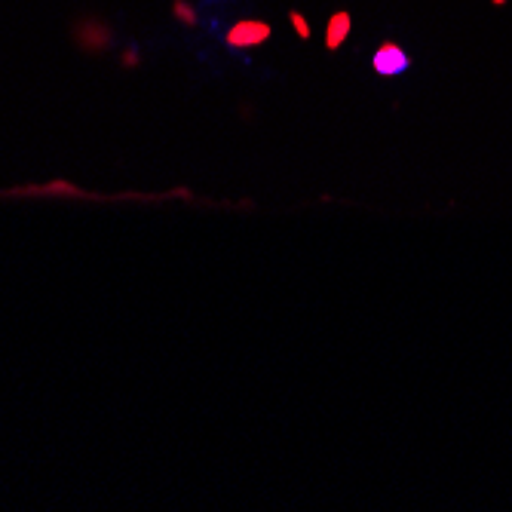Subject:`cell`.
<instances>
[{
    "label": "cell",
    "instance_id": "6",
    "mask_svg": "<svg viewBox=\"0 0 512 512\" xmlns=\"http://www.w3.org/2000/svg\"><path fill=\"white\" fill-rule=\"evenodd\" d=\"M494 4H503V0H494Z\"/></svg>",
    "mask_w": 512,
    "mask_h": 512
},
{
    "label": "cell",
    "instance_id": "1",
    "mask_svg": "<svg viewBox=\"0 0 512 512\" xmlns=\"http://www.w3.org/2000/svg\"><path fill=\"white\" fill-rule=\"evenodd\" d=\"M270 34H273V28L267 22H261V19H243V22H237L234 28L227 31L224 40H227V46H234V50H252V46L267 43Z\"/></svg>",
    "mask_w": 512,
    "mask_h": 512
},
{
    "label": "cell",
    "instance_id": "2",
    "mask_svg": "<svg viewBox=\"0 0 512 512\" xmlns=\"http://www.w3.org/2000/svg\"><path fill=\"white\" fill-rule=\"evenodd\" d=\"M408 65H411V59H408V53L402 50V46H399L396 40L381 43L378 50H375V56H371V68H375V74H381V77L405 74Z\"/></svg>",
    "mask_w": 512,
    "mask_h": 512
},
{
    "label": "cell",
    "instance_id": "4",
    "mask_svg": "<svg viewBox=\"0 0 512 512\" xmlns=\"http://www.w3.org/2000/svg\"><path fill=\"white\" fill-rule=\"evenodd\" d=\"M289 22H292L295 34H298L301 40H307V37H310V22L304 19V13H298V10H289Z\"/></svg>",
    "mask_w": 512,
    "mask_h": 512
},
{
    "label": "cell",
    "instance_id": "5",
    "mask_svg": "<svg viewBox=\"0 0 512 512\" xmlns=\"http://www.w3.org/2000/svg\"><path fill=\"white\" fill-rule=\"evenodd\" d=\"M175 16H178L181 22H188V25H194V22H197V10H191L188 4H181V0L175 4Z\"/></svg>",
    "mask_w": 512,
    "mask_h": 512
},
{
    "label": "cell",
    "instance_id": "3",
    "mask_svg": "<svg viewBox=\"0 0 512 512\" xmlns=\"http://www.w3.org/2000/svg\"><path fill=\"white\" fill-rule=\"evenodd\" d=\"M350 28H353V19H350V13H344V10L332 13V19H329V28H325V50L338 53L341 46H344V40L350 37Z\"/></svg>",
    "mask_w": 512,
    "mask_h": 512
}]
</instances>
